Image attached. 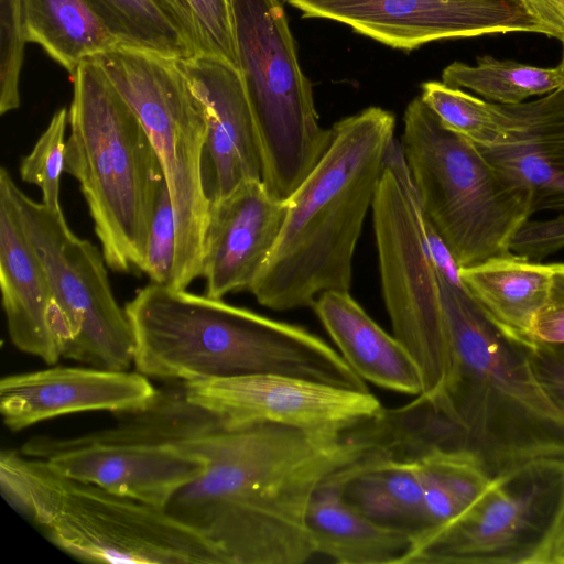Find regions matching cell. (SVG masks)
I'll return each instance as SVG.
<instances>
[{
  "instance_id": "cell-1",
  "label": "cell",
  "mask_w": 564,
  "mask_h": 564,
  "mask_svg": "<svg viewBox=\"0 0 564 564\" xmlns=\"http://www.w3.org/2000/svg\"><path fill=\"white\" fill-rule=\"evenodd\" d=\"M176 445L208 466L165 509L206 536L227 564L310 561L314 494L377 448L361 426L343 433L267 422L228 427L210 412Z\"/></svg>"
},
{
  "instance_id": "cell-2",
  "label": "cell",
  "mask_w": 564,
  "mask_h": 564,
  "mask_svg": "<svg viewBox=\"0 0 564 564\" xmlns=\"http://www.w3.org/2000/svg\"><path fill=\"white\" fill-rule=\"evenodd\" d=\"M438 281L447 370L438 392L427 398L455 449L470 454L490 479L533 459L564 458V416L532 373L528 340L494 322L465 284L440 274Z\"/></svg>"
},
{
  "instance_id": "cell-3",
  "label": "cell",
  "mask_w": 564,
  "mask_h": 564,
  "mask_svg": "<svg viewBox=\"0 0 564 564\" xmlns=\"http://www.w3.org/2000/svg\"><path fill=\"white\" fill-rule=\"evenodd\" d=\"M124 310L134 335L135 371L148 378L189 382L281 375L369 391L324 339L221 299L151 282Z\"/></svg>"
},
{
  "instance_id": "cell-4",
  "label": "cell",
  "mask_w": 564,
  "mask_h": 564,
  "mask_svg": "<svg viewBox=\"0 0 564 564\" xmlns=\"http://www.w3.org/2000/svg\"><path fill=\"white\" fill-rule=\"evenodd\" d=\"M394 128V115L375 106L332 127L329 148L286 200L278 242L249 291L259 304L312 307L324 292L350 290L354 252Z\"/></svg>"
},
{
  "instance_id": "cell-5",
  "label": "cell",
  "mask_w": 564,
  "mask_h": 564,
  "mask_svg": "<svg viewBox=\"0 0 564 564\" xmlns=\"http://www.w3.org/2000/svg\"><path fill=\"white\" fill-rule=\"evenodd\" d=\"M72 79L65 172L79 183L108 268L143 272L165 181L160 160L134 110L94 62L79 64Z\"/></svg>"
},
{
  "instance_id": "cell-6",
  "label": "cell",
  "mask_w": 564,
  "mask_h": 564,
  "mask_svg": "<svg viewBox=\"0 0 564 564\" xmlns=\"http://www.w3.org/2000/svg\"><path fill=\"white\" fill-rule=\"evenodd\" d=\"M3 497L59 550L88 563L227 564L200 532L154 507L56 473L3 449Z\"/></svg>"
},
{
  "instance_id": "cell-7",
  "label": "cell",
  "mask_w": 564,
  "mask_h": 564,
  "mask_svg": "<svg viewBox=\"0 0 564 564\" xmlns=\"http://www.w3.org/2000/svg\"><path fill=\"white\" fill-rule=\"evenodd\" d=\"M401 147L424 218L459 268L510 253L516 229L533 214L531 189L447 129L414 98Z\"/></svg>"
},
{
  "instance_id": "cell-8",
  "label": "cell",
  "mask_w": 564,
  "mask_h": 564,
  "mask_svg": "<svg viewBox=\"0 0 564 564\" xmlns=\"http://www.w3.org/2000/svg\"><path fill=\"white\" fill-rule=\"evenodd\" d=\"M180 59L127 45L89 58L134 110L160 160L176 226L169 285L186 290L202 274L210 205L202 182L205 113Z\"/></svg>"
},
{
  "instance_id": "cell-9",
  "label": "cell",
  "mask_w": 564,
  "mask_h": 564,
  "mask_svg": "<svg viewBox=\"0 0 564 564\" xmlns=\"http://www.w3.org/2000/svg\"><path fill=\"white\" fill-rule=\"evenodd\" d=\"M239 72L251 107L262 182L288 200L326 153L333 130L318 122L281 0H229Z\"/></svg>"
},
{
  "instance_id": "cell-10",
  "label": "cell",
  "mask_w": 564,
  "mask_h": 564,
  "mask_svg": "<svg viewBox=\"0 0 564 564\" xmlns=\"http://www.w3.org/2000/svg\"><path fill=\"white\" fill-rule=\"evenodd\" d=\"M384 305L393 335L415 360L421 394L435 395L447 370L440 281L401 143H392L372 203Z\"/></svg>"
},
{
  "instance_id": "cell-11",
  "label": "cell",
  "mask_w": 564,
  "mask_h": 564,
  "mask_svg": "<svg viewBox=\"0 0 564 564\" xmlns=\"http://www.w3.org/2000/svg\"><path fill=\"white\" fill-rule=\"evenodd\" d=\"M563 518L564 458L533 459L446 525L413 534L404 564H547Z\"/></svg>"
},
{
  "instance_id": "cell-12",
  "label": "cell",
  "mask_w": 564,
  "mask_h": 564,
  "mask_svg": "<svg viewBox=\"0 0 564 564\" xmlns=\"http://www.w3.org/2000/svg\"><path fill=\"white\" fill-rule=\"evenodd\" d=\"M11 187L51 282V327L62 357L98 369L129 370L134 335L112 292L102 251L74 234L63 210L35 202L14 181Z\"/></svg>"
},
{
  "instance_id": "cell-13",
  "label": "cell",
  "mask_w": 564,
  "mask_h": 564,
  "mask_svg": "<svg viewBox=\"0 0 564 564\" xmlns=\"http://www.w3.org/2000/svg\"><path fill=\"white\" fill-rule=\"evenodd\" d=\"M305 18L333 20L399 50L508 32L545 34L521 0H285ZM546 35V34H545Z\"/></svg>"
},
{
  "instance_id": "cell-14",
  "label": "cell",
  "mask_w": 564,
  "mask_h": 564,
  "mask_svg": "<svg viewBox=\"0 0 564 564\" xmlns=\"http://www.w3.org/2000/svg\"><path fill=\"white\" fill-rule=\"evenodd\" d=\"M188 401L217 415L228 427L276 423L343 433L382 411L369 391L341 389L281 375H249L183 382Z\"/></svg>"
},
{
  "instance_id": "cell-15",
  "label": "cell",
  "mask_w": 564,
  "mask_h": 564,
  "mask_svg": "<svg viewBox=\"0 0 564 564\" xmlns=\"http://www.w3.org/2000/svg\"><path fill=\"white\" fill-rule=\"evenodd\" d=\"M20 453L46 460L67 478L160 508L208 466L205 457L173 444L79 443L40 435Z\"/></svg>"
},
{
  "instance_id": "cell-16",
  "label": "cell",
  "mask_w": 564,
  "mask_h": 564,
  "mask_svg": "<svg viewBox=\"0 0 564 564\" xmlns=\"http://www.w3.org/2000/svg\"><path fill=\"white\" fill-rule=\"evenodd\" d=\"M180 62L205 113L202 182L210 205L246 182L262 181L257 129L237 67L205 53Z\"/></svg>"
},
{
  "instance_id": "cell-17",
  "label": "cell",
  "mask_w": 564,
  "mask_h": 564,
  "mask_svg": "<svg viewBox=\"0 0 564 564\" xmlns=\"http://www.w3.org/2000/svg\"><path fill=\"white\" fill-rule=\"evenodd\" d=\"M158 391L138 371L57 366L3 377L0 413L4 425L19 432L72 413L140 411L154 401Z\"/></svg>"
},
{
  "instance_id": "cell-18",
  "label": "cell",
  "mask_w": 564,
  "mask_h": 564,
  "mask_svg": "<svg viewBox=\"0 0 564 564\" xmlns=\"http://www.w3.org/2000/svg\"><path fill=\"white\" fill-rule=\"evenodd\" d=\"M288 202L275 198L261 180L239 185L210 204L200 276L205 295L250 291L282 231Z\"/></svg>"
},
{
  "instance_id": "cell-19",
  "label": "cell",
  "mask_w": 564,
  "mask_h": 564,
  "mask_svg": "<svg viewBox=\"0 0 564 564\" xmlns=\"http://www.w3.org/2000/svg\"><path fill=\"white\" fill-rule=\"evenodd\" d=\"M13 178L0 169V289L8 335L15 348L47 365L62 358L51 327V282L26 235L12 193Z\"/></svg>"
},
{
  "instance_id": "cell-20",
  "label": "cell",
  "mask_w": 564,
  "mask_h": 564,
  "mask_svg": "<svg viewBox=\"0 0 564 564\" xmlns=\"http://www.w3.org/2000/svg\"><path fill=\"white\" fill-rule=\"evenodd\" d=\"M499 105L509 128L507 142L496 148L475 145L531 189L533 214H564V89Z\"/></svg>"
},
{
  "instance_id": "cell-21",
  "label": "cell",
  "mask_w": 564,
  "mask_h": 564,
  "mask_svg": "<svg viewBox=\"0 0 564 564\" xmlns=\"http://www.w3.org/2000/svg\"><path fill=\"white\" fill-rule=\"evenodd\" d=\"M312 307L339 354L365 381L400 393H422V376L411 354L349 291L324 292Z\"/></svg>"
},
{
  "instance_id": "cell-22",
  "label": "cell",
  "mask_w": 564,
  "mask_h": 564,
  "mask_svg": "<svg viewBox=\"0 0 564 564\" xmlns=\"http://www.w3.org/2000/svg\"><path fill=\"white\" fill-rule=\"evenodd\" d=\"M306 523L316 554L339 564H404L413 544L412 532L365 516L330 479L314 494Z\"/></svg>"
},
{
  "instance_id": "cell-23",
  "label": "cell",
  "mask_w": 564,
  "mask_h": 564,
  "mask_svg": "<svg viewBox=\"0 0 564 564\" xmlns=\"http://www.w3.org/2000/svg\"><path fill=\"white\" fill-rule=\"evenodd\" d=\"M459 274L470 295L494 322L519 339H531L532 324L549 293L550 264L507 253L462 268Z\"/></svg>"
},
{
  "instance_id": "cell-24",
  "label": "cell",
  "mask_w": 564,
  "mask_h": 564,
  "mask_svg": "<svg viewBox=\"0 0 564 564\" xmlns=\"http://www.w3.org/2000/svg\"><path fill=\"white\" fill-rule=\"evenodd\" d=\"M23 35L70 75L83 62L120 45L89 0H21Z\"/></svg>"
},
{
  "instance_id": "cell-25",
  "label": "cell",
  "mask_w": 564,
  "mask_h": 564,
  "mask_svg": "<svg viewBox=\"0 0 564 564\" xmlns=\"http://www.w3.org/2000/svg\"><path fill=\"white\" fill-rule=\"evenodd\" d=\"M414 460L423 488V529L417 533L440 529L453 521L491 480L478 462L463 451L434 448Z\"/></svg>"
},
{
  "instance_id": "cell-26",
  "label": "cell",
  "mask_w": 564,
  "mask_h": 564,
  "mask_svg": "<svg viewBox=\"0 0 564 564\" xmlns=\"http://www.w3.org/2000/svg\"><path fill=\"white\" fill-rule=\"evenodd\" d=\"M120 45L177 58L196 54L195 44L161 0H89Z\"/></svg>"
},
{
  "instance_id": "cell-27",
  "label": "cell",
  "mask_w": 564,
  "mask_h": 564,
  "mask_svg": "<svg viewBox=\"0 0 564 564\" xmlns=\"http://www.w3.org/2000/svg\"><path fill=\"white\" fill-rule=\"evenodd\" d=\"M442 79L448 86L468 88L501 105L520 104L561 88L557 67H536L491 56L479 57L476 66L454 62L445 67Z\"/></svg>"
},
{
  "instance_id": "cell-28",
  "label": "cell",
  "mask_w": 564,
  "mask_h": 564,
  "mask_svg": "<svg viewBox=\"0 0 564 564\" xmlns=\"http://www.w3.org/2000/svg\"><path fill=\"white\" fill-rule=\"evenodd\" d=\"M421 88V99L447 129L480 148L507 142L509 128L499 104L485 101L443 82H426Z\"/></svg>"
},
{
  "instance_id": "cell-29",
  "label": "cell",
  "mask_w": 564,
  "mask_h": 564,
  "mask_svg": "<svg viewBox=\"0 0 564 564\" xmlns=\"http://www.w3.org/2000/svg\"><path fill=\"white\" fill-rule=\"evenodd\" d=\"M68 121V110L59 108L20 164L22 181L36 185L42 194V203L53 210H62L59 189L61 177L65 172V133Z\"/></svg>"
},
{
  "instance_id": "cell-30",
  "label": "cell",
  "mask_w": 564,
  "mask_h": 564,
  "mask_svg": "<svg viewBox=\"0 0 564 564\" xmlns=\"http://www.w3.org/2000/svg\"><path fill=\"white\" fill-rule=\"evenodd\" d=\"M187 19L196 54L217 55L239 69L229 0H175Z\"/></svg>"
},
{
  "instance_id": "cell-31",
  "label": "cell",
  "mask_w": 564,
  "mask_h": 564,
  "mask_svg": "<svg viewBox=\"0 0 564 564\" xmlns=\"http://www.w3.org/2000/svg\"><path fill=\"white\" fill-rule=\"evenodd\" d=\"M25 40L21 0H0V112L20 107V74Z\"/></svg>"
},
{
  "instance_id": "cell-32",
  "label": "cell",
  "mask_w": 564,
  "mask_h": 564,
  "mask_svg": "<svg viewBox=\"0 0 564 564\" xmlns=\"http://www.w3.org/2000/svg\"><path fill=\"white\" fill-rule=\"evenodd\" d=\"M176 254V226L166 182L155 205L147 245L143 273L153 283L169 285Z\"/></svg>"
},
{
  "instance_id": "cell-33",
  "label": "cell",
  "mask_w": 564,
  "mask_h": 564,
  "mask_svg": "<svg viewBox=\"0 0 564 564\" xmlns=\"http://www.w3.org/2000/svg\"><path fill=\"white\" fill-rule=\"evenodd\" d=\"M564 249V214L544 220L525 219L511 236L510 253L541 263L546 257Z\"/></svg>"
},
{
  "instance_id": "cell-34",
  "label": "cell",
  "mask_w": 564,
  "mask_h": 564,
  "mask_svg": "<svg viewBox=\"0 0 564 564\" xmlns=\"http://www.w3.org/2000/svg\"><path fill=\"white\" fill-rule=\"evenodd\" d=\"M527 352L540 389L564 416V343L530 339L527 343Z\"/></svg>"
},
{
  "instance_id": "cell-35",
  "label": "cell",
  "mask_w": 564,
  "mask_h": 564,
  "mask_svg": "<svg viewBox=\"0 0 564 564\" xmlns=\"http://www.w3.org/2000/svg\"><path fill=\"white\" fill-rule=\"evenodd\" d=\"M550 289L531 328L533 340L564 343V263H552Z\"/></svg>"
},
{
  "instance_id": "cell-36",
  "label": "cell",
  "mask_w": 564,
  "mask_h": 564,
  "mask_svg": "<svg viewBox=\"0 0 564 564\" xmlns=\"http://www.w3.org/2000/svg\"><path fill=\"white\" fill-rule=\"evenodd\" d=\"M545 34L564 44V0H521Z\"/></svg>"
},
{
  "instance_id": "cell-37",
  "label": "cell",
  "mask_w": 564,
  "mask_h": 564,
  "mask_svg": "<svg viewBox=\"0 0 564 564\" xmlns=\"http://www.w3.org/2000/svg\"><path fill=\"white\" fill-rule=\"evenodd\" d=\"M547 564H564V518L553 543Z\"/></svg>"
},
{
  "instance_id": "cell-38",
  "label": "cell",
  "mask_w": 564,
  "mask_h": 564,
  "mask_svg": "<svg viewBox=\"0 0 564 564\" xmlns=\"http://www.w3.org/2000/svg\"><path fill=\"white\" fill-rule=\"evenodd\" d=\"M162 3L170 10V12L180 21V23L185 28L189 36H193L191 25L182 12L181 8L176 3L175 0H161ZM193 42L194 39L192 37ZM195 44V43H194Z\"/></svg>"
},
{
  "instance_id": "cell-39",
  "label": "cell",
  "mask_w": 564,
  "mask_h": 564,
  "mask_svg": "<svg viewBox=\"0 0 564 564\" xmlns=\"http://www.w3.org/2000/svg\"><path fill=\"white\" fill-rule=\"evenodd\" d=\"M561 77V88L564 89V52L561 63L556 66Z\"/></svg>"
}]
</instances>
